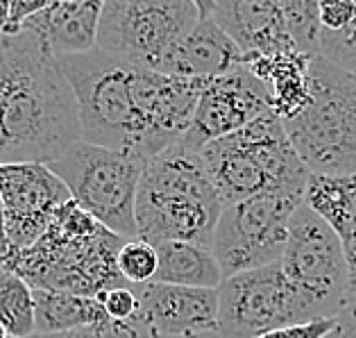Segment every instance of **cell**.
<instances>
[{
  "label": "cell",
  "mask_w": 356,
  "mask_h": 338,
  "mask_svg": "<svg viewBox=\"0 0 356 338\" xmlns=\"http://www.w3.org/2000/svg\"><path fill=\"white\" fill-rule=\"evenodd\" d=\"M57 62L75 93L82 141L145 161L177 141L186 111L177 77L120 62L98 48Z\"/></svg>",
  "instance_id": "1"
},
{
  "label": "cell",
  "mask_w": 356,
  "mask_h": 338,
  "mask_svg": "<svg viewBox=\"0 0 356 338\" xmlns=\"http://www.w3.org/2000/svg\"><path fill=\"white\" fill-rule=\"evenodd\" d=\"M5 163H53L82 141L75 93L57 57L28 30L0 37Z\"/></svg>",
  "instance_id": "2"
},
{
  "label": "cell",
  "mask_w": 356,
  "mask_h": 338,
  "mask_svg": "<svg viewBox=\"0 0 356 338\" xmlns=\"http://www.w3.org/2000/svg\"><path fill=\"white\" fill-rule=\"evenodd\" d=\"M125 239L91 218L71 198L55 211L46 234L28 250L10 252L0 268L16 273L34 291H62L98 298L129 286L118 271Z\"/></svg>",
  "instance_id": "3"
},
{
  "label": "cell",
  "mask_w": 356,
  "mask_h": 338,
  "mask_svg": "<svg viewBox=\"0 0 356 338\" xmlns=\"http://www.w3.org/2000/svg\"><path fill=\"white\" fill-rule=\"evenodd\" d=\"M222 202L200 152L179 141L147 159L136 193V239L150 246L186 241L211 248Z\"/></svg>",
  "instance_id": "4"
},
{
  "label": "cell",
  "mask_w": 356,
  "mask_h": 338,
  "mask_svg": "<svg viewBox=\"0 0 356 338\" xmlns=\"http://www.w3.org/2000/svg\"><path fill=\"white\" fill-rule=\"evenodd\" d=\"M200 159L222 207L261 193L304 195L309 182V170L273 109L238 132L207 143Z\"/></svg>",
  "instance_id": "5"
},
{
  "label": "cell",
  "mask_w": 356,
  "mask_h": 338,
  "mask_svg": "<svg viewBox=\"0 0 356 338\" xmlns=\"http://www.w3.org/2000/svg\"><path fill=\"white\" fill-rule=\"evenodd\" d=\"M311 100L284 132L311 175H356V75L316 55Z\"/></svg>",
  "instance_id": "6"
},
{
  "label": "cell",
  "mask_w": 356,
  "mask_h": 338,
  "mask_svg": "<svg viewBox=\"0 0 356 338\" xmlns=\"http://www.w3.org/2000/svg\"><path fill=\"white\" fill-rule=\"evenodd\" d=\"M145 159L77 141L48 168L82 211L125 241L136 239V193Z\"/></svg>",
  "instance_id": "7"
},
{
  "label": "cell",
  "mask_w": 356,
  "mask_h": 338,
  "mask_svg": "<svg viewBox=\"0 0 356 338\" xmlns=\"http://www.w3.org/2000/svg\"><path fill=\"white\" fill-rule=\"evenodd\" d=\"M280 266L314 320L336 318L347 307L350 264L343 243L309 204L293 214Z\"/></svg>",
  "instance_id": "8"
},
{
  "label": "cell",
  "mask_w": 356,
  "mask_h": 338,
  "mask_svg": "<svg viewBox=\"0 0 356 338\" xmlns=\"http://www.w3.org/2000/svg\"><path fill=\"white\" fill-rule=\"evenodd\" d=\"M304 195L261 193L225 204L213 230L211 252L225 277L282 261L293 214Z\"/></svg>",
  "instance_id": "9"
},
{
  "label": "cell",
  "mask_w": 356,
  "mask_h": 338,
  "mask_svg": "<svg viewBox=\"0 0 356 338\" xmlns=\"http://www.w3.org/2000/svg\"><path fill=\"white\" fill-rule=\"evenodd\" d=\"M197 21L200 7L191 0H109L102 3L95 48L120 62L154 68Z\"/></svg>",
  "instance_id": "10"
},
{
  "label": "cell",
  "mask_w": 356,
  "mask_h": 338,
  "mask_svg": "<svg viewBox=\"0 0 356 338\" xmlns=\"http://www.w3.org/2000/svg\"><path fill=\"white\" fill-rule=\"evenodd\" d=\"M307 305L282 273L280 261L225 277L218 286L220 338H257L273 329L311 323Z\"/></svg>",
  "instance_id": "11"
},
{
  "label": "cell",
  "mask_w": 356,
  "mask_h": 338,
  "mask_svg": "<svg viewBox=\"0 0 356 338\" xmlns=\"http://www.w3.org/2000/svg\"><path fill=\"white\" fill-rule=\"evenodd\" d=\"M0 198L10 252H21L46 234L55 211L71 200V193L46 163H3Z\"/></svg>",
  "instance_id": "12"
},
{
  "label": "cell",
  "mask_w": 356,
  "mask_h": 338,
  "mask_svg": "<svg viewBox=\"0 0 356 338\" xmlns=\"http://www.w3.org/2000/svg\"><path fill=\"white\" fill-rule=\"evenodd\" d=\"M270 111V95L245 66L211 77L197 100L188 132L179 138L184 148L200 152L207 143L238 132Z\"/></svg>",
  "instance_id": "13"
},
{
  "label": "cell",
  "mask_w": 356,
  "mask_h": 338,
  "mask_svg": "<svg viewBox=\"0 0 356 338\" xmlns=\"http://www.w3.org/2000/svg\"><path fill=\"white\" fill-rule=\"evenodd\" d=\"M138 316L161 338H197L216 334L218 325V289H188L147 282L134 286Z\"/></svg>",
  "instance_id": "14"
},
{
  "label": "cell",
  "mask_w": 356,
  "mask_h": 338,
  "mask_svg": "<svg viewBox=\"0 0 356 338\" xmlns=\"http://www.w3.org/2000/svg\"><path fill=\"white\" fill-rule=\"evenodd\" d=\"M197 7L227 32L243 55L298 53L286 30L282 0H200Z\"/></svg>",
  "instance_id": "15"
},
{
  "label": "cell",
  "mask_w": 356,
  "mask_h": 338,
  "mask_svg": "<svg viewBox=\"0 0 356 338\" xmlns=\"http://www.w3.org/2000/svg\"><path fill=\"white\" fill-rule=\"evenodd\" d=\"M248 64V55L234 43L227 32L218 28L209 16L200 12V21L184 39H179L166 55H163L152 71L175 77H218Z\"/></svg>",
  "instance_id": "16"
},
{
  "label": "cell",
  "mask_w": 356,
  "mask_h": 338,
  "mask_svg": "<svg viewBox=\"0 0 356 338\" xmlns=\"http://www.w3.org/2000/svg\"><path fill=\"white\" fill-rule=\"evenodd\" d=\"M100 12L98 0H55L30 16L23 30L37 34L55 57L91 53L98 46Z\"/></svg>",
  "instance_id": "17"
},
{
  "label": "cell",
  "mask_w": 356,
  "mask_h": 338,
  "mask_svg": "<svg viewBox=\"0 0 356 338\" xmlns=\"http://www.w3.org/2000/svg\"><path fill=\"white\" fill-rule=\"evenodd\" d=\"M311 55L277 53L268 57H248L245 68L264 82L270 95V109L280 120H291L309 105V64Z\"/></svg>",
  "instance_id": "18"
},
{
  "label": "cell",
  "mask_w": 356,
  "mask_h": 338,
  "mask_svg": "<svg viewBox=\"0 0 356 338\" xmlns=\"http://www.w3.org/2000/svg\"><path fill=\"white\" fill-rule=\"evenodd\" d=\"M304 204H309L338 234L343 250L356 243V175L309 172Z\"/></svg>",
  "instance_id": "19"
},
{
  "label": "cell",
  "mask_w": 356,
  "mask_h": 338,
  "mask_svg": "<svg viewBox=\"0 0 356 338\" xmlns=\"http://www.w3.org/2000/svg\"><path fill=\"white\" fill-rule=\"evenodd\" d=\"M34 305H37L39 336L71 334V332H80V329L105 327L111 323L98 298L37 289L34 291Z\"/></svg>",
  "instance_id": "20"
},
{
  "label": "cell",
  "mask_w": 356,
  "mask_h": 338,
  "mask_svg": "<svg viewBox=\"0 0 356 338\" xmlns=\"http://www.w3.org/2000/svg\"><path fill=\"white\" fill-rule=\"evenodd\" d=\"M157 275L152 282L170 286H188V289H218L222 271L211 248L170 241L157 246Z\"/></svg>",
  "instance_id": "21"
},
{
  "label": "cell",
  "mask_w": 356,
  "mask_h": 338,
  "mask_svg": "<svg viewBox=\"0 0 356 338\" xmlns=\"http://www.w3.org/2000/svg\"><path fill=\"white\" fill-rule=\"evenodd\" d=\"M0 325L14 338H32L37 334L34 289L5 268L0 271Z\"/></svg>",
  "instance_id": "22"
},
{
  "label": "cell",
  "mask_w": 356,
  "mask_h": 338,
  "mask_svg": "<svg viewBox=\"0 0 356 338\" xmlns=\"http://www.w3.org/2000/svg\"><path fill=\"white\" fill-rule=\"evenodd\" d=\"M282 12L291 39L302 55H318L320 46V5L316 0H282Z\"/></svg>",
  "instance_id": "23"
},
{
  "label": "cell",
  "mask_w": 356,
  "mask_h": 338,
  "mask_svg": "<svg viewBox=\"0 0 356 338\" xmlns=\"http://www.w3.org/2000/svg\"><path fill=\"white\" fill-rule=\"evenodd\" d=\"M157 248L145 241H125L118 252V271L129 286H141L154 280L157 275Z\"/></svg>",
  "instance_id": "24"
},
{
  "label": "cell",
  "mask_w": 356,
  "mask_h": 338,
  "mask_svg": "<svg viewBox=\"0 0 356 338\" xmlns=\"http://www.w3.org/2000/svg\"><path fill=\"white\" fill-rule=\"evenodd\" d=\"M318 55L356 75V14L352 23L347 25V28H343L341 32L320 30Z\"/></svg>",
  "instance_id": "25"
},
{
  "label": "cell",
  "mask_w": 356,
  "mask_h": 338,
  "mask_svg": "<svg viewBox=\"0 0 356 338\" xmlns=\"http://www.w3.org/2000/svg\"><path fill=\"white\" fill-rule=\"evenodd\" d=\"M32 338H159V334L136 314L127 323H109L105 327L80 329V332H71V334H50V336L37 334Z\"/></svg>",
  "instance_id": "26"
},
{
  "label": "cell",
  "mask_w": 356,
  "mask_h": 338,
  "mask_svg": "<svg viewBox=\"0 0 356 338\" xmlns=\"http://www.w3.org/2000/svg\"><path fill=\"white\" fill-rule=\"evenodd\" d=\"M98 300L105 307V314L111 323H127L138 314V298L134 293V286H118L100 293Z\"/></svg>",
  "instance_id": "27"
},
{
  "label": "cell",
  "mask_w": 356,
  "mask_h": 338,
  "mask_svg": "<svg viewBox=\"0 0 356 338\" xmlns=\"http://www.w3.org/2000/svg\"><path fill=\"white\" fill-rule=\"evenodd\" d=\"M320 28L323 32H341L352 23L356 0H320Z\"/></svg>",
  "instance_id": "28"
},
{
  "label": "cell",
  "mask_w": 356,
  "mask_h": 338,
  "mask_svg": "<svg viewBox=\"0 0 356 338\" xmlns=\"http://www.w3.org/2000/svg\"><path fill=\"white\" fill-rule=\"evenodd\" d=\"M334 325L336 318H320V320H311V323L273 329V332L261 334L257 338H325L334 329Z\"/></svg>",
  "instance_id": "29"
},
{
  "label": "cell",
  "mask_w": 356,
  "mask_h": 338,
  "mask_svg": "<svg viewBox=\"0 0 356 338\" xmlns=\"http://www.w3.org/2000/svg\"><path fill=\"white\" fill-rule=\"evenodd\" d=\"M46 5H48L46 0H10V14H7L3 34H19L25 21L37 12H41Z\"/></svg>",
  "instance_id": "30"
},
{
  "label": "cell",
  "mask_w": 356,
  "mask_h": 338,
  "mask_svg": "<svg viewBox=\"0 0 356 338\" xmlns=\"http://www.w3.org/2000/svg\"><path fill=\"white\" fill-rule=\"evenodd\" d=\"M325 338H356V305L345 307L336 316V325Z\"/></svg>",
  "instance_id": "31"
},
{
  "label": "cell",
  "mask_w": 356,
  "mask_h": 338,
  "mask_svg": "<svg viewBox=\"0 0 356 338\" xmlns=\"http://www.w3.org/2000/svg\"><path fill=\"white\" fill-rule=\"evenodd\" d=\"M10 255V241H7V227H5V204L0 198V261Z\"/></svg>",
  "instance_id": "32"
},
{
  "label": "cell",
  "mask_w": 356,
  "mask_h": 338,
  "mask_svg": "<svg viewBox=\"0 0 356 338\" xmlns=\"http://www.w3.org/2000/svg\"><path fill=\"white\" fill-rule=\"evenodd\" d=\"M356 305V273H350V286H347V307Z\"/></svg>",
  "instance_id": "33"
},
{
  "label": "cell",
  "mask_w": 356,
  "mask_h": 338,
  "mask_svg": "<svg viewBox=\"0 0 356 338\" xmlns=\"http://www.w3.org/2000/svg\"><path fill=\"white\" fill-rule=\"evenodd\" d=\"M345 257H347V264H350V273H356V243L345 250Z\"/></svg>",
  "instance_id": "34"
},
{
  "label": "cell",
  "mask_w": 356,
  "mask_h": 338,
  "mask_svg": "<svg viewBox=\"0 0 356 338\" xmlns=\"http://www.w3.org/2000/svg\"><path fill=\"white\" fill-rule=\"evenodd\" d=\"M7 336H10V334H7V329L0 325V338H7Z\"/></svg>",
  "instance_id": "35"
},
{
  "label": "cell",
  "mask_w": 356,
  "mask_h": 338,
  "mask_svg": "<svg viewBox=\"0 0 356 338\" xmlns=\"http://www.w3.org/2000/svg\"><path fill=\"white\" fill-rule=\"evenodd\" d=\"M3 28H5V25H3V21H0V37H3Z\"/></svg>",
  "instance_id": "36"
},
{
  "label": "cell",
  "mask_w": 356,
  "mask_h": 338,
  "mask_svg": "<svg viewBox=\"0 0 356 338\" xmlns=\"http://www.w3.org/2000/svg\"><path fill=\"white\" fill-rule=\"evenodd\" d=\"M7 338H14V336H7Z\"/></svg>",
  "instance_id": "37"
},
{
  "label": "cell",
  "mask_w": 356,
  "mask_h": 338,
  "mask_svg": "<svg viewBox=\"0 0 356 338\" xmlns=\"http://www.w3.org/2000/svg\"><path fill=\"white\" fill-rule=\"evenodd\" d=\"M0 271H3V268H0Z\"/></svg>",
  "instance_id": "38"
}]
</instances>
